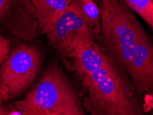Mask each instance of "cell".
<instances>
[{
    "instance_id": "obj_6",
    "label": "cell",
    "mask_w": 153,
    "mask_h": 115,
    "mask_svg": "<svg viewBox=\"0 0 153 115\" xmlns=\"http://www.w3.org/2000/svg\"><path fill=\"white\" fill-rule=\"evenodd\" d=\"M0 33L33 41L38 35V24L31 0H0Z\"/></svg>"
},
{
    "instance_id": "obj_12",
    "label": "cell",
    "mask_w": 153,
    "mask_h": 115,
    "mask_svg": "<svg viewBox=\"0 0 153 115\" xmlns=\"http://www.w3.org/2000/svg\"><path fill=\"white\" fill-rule=\"evenodd\" d=\"M10 50V42L5 35L0 33V67L7 59Z\"/></svg>"
},
{
    "instance_id": "obj_5",
    "label": "cell",
    "mask_w": 153,
    "mask_h": 115,
    "mask_svg": "<svg viewBox=\"0 0 153 115\" xmlns=\"http://www.w3.org/2000/svg\"><path fill=\"white\" fill-rule=\"evenodd\" d=\"M46 35L50 44L64 59L70 58L80 47L94 42L96 39L75 0Z\"/></svg>"
},
{
    "instance_id": "obj_8",
    "label": "cell",
    "mask_w": 153,
    "mask_h": 115,
    "mask_svg": "<svg viewBox=\"0 0 153 115\" xmlns=\"http://www.w3.org/2000/svg\"><path fill=\"white\" fill-rule=\"evenodd\" d=\"M70 59L73 70L79 79L112 61L102 45L95 42L80 47Z\"/></svg>"
},
{
    "instance_id": "obj_15",
    "label": "cell",
    "mask_w": 153,
    "mask_h": 115,
    "mask_svg": "<svg viewBox=\"0 0 153 115\" xmlns=\"http://www.w3.org/2000/svg\"></svg>"
},
{
    "instance_id": "obj_13",
    "label": "cell",
    "mask_w": 153,
    "mask_h": 115,
    "mask_svg": "<svg viewBox=\"0 0 153 115\" xmlns=\"http://www.w3.org/2000/svg\"><path fill=\"white\" fill-rule=\"evenodd\" d=\"M9 99L8 89L0 83V115H6L7 108L6 103Z\"/></svg>"
},
{
    "instance_id": "obj_2",
    "label": "cell",
    "mask_w": 153,
    "mask_h": 115,
    "mask_svg": "<svg viewBox=\"0 0 153 115\" xmlns=\"http://www.w3.org/2000/svg\"><path fill=\"white\" fill-rule=\"evenodd\" d=\"M22 115H85L82 102L57 63H51L35 86L12 104Z\"/></svg>"
},
{
    "instance_id": "obj_10",
    "label": "cell",
    "mask_w": 153,
    "mask_h": 115,
    "mask_svg": "<svg viewBox=\"0 0 153 115\" xmlns=\"http://www.w3.org/2000/svg\"><path fill=\"white\" fill-rule=\"evenodd\" d=\"M85 19L88 22L96 39L100 40L101 14L97 0H75Z\"/></svg>"
},
{
    "instance_id": "obj_3",
    "label": "cell",
    "mask_w": 153,
    "mask_h": 115,
    "mask_svg": "<svg viewBox=\"0 0 153 115\" xmlns=\"http://www.w3.org/2000/svg\"><path fill=\"white\" fill-rule=\"evenodd\" d=\"M100 42L116 65L126 72L134 50L146 32L123 0H100Z\"/></svg>"
},
{
    "instance_id": "obj_11",
    "label": "cell",
    "mask_w": 153,
    "mask_h": 115,
    "mask_svg": "<svg viewBox=\"0 0 153 115\" xmlns=\"http://www.w3.org/2000/svg\"><path fill=\"white\" fill-rule=\"evenodd\" d=\"M153 31V0H123Z\"/></svg>"
},
{
    "instance_id": "obj_7",
    "label": "cell",
    "mask_w": 153,
    "mask_h": 115,
    "mask_svg": "<svg viewBox=\"0 0 153 115\" xmlns=\"http://www.w3.org/2000/svg\"><path fill=\"white\" fill-rule=\"evenodd\" d=\"M127 74L141 96L153 89V42L146 31L136 45Z\"/></svg>"
},
{
    "instance_id": "obj_1",
    "label": "cell",
    "mask_w": 153,
    "mask_h": 115,
    "mask_svg": "<svg viewBox=\"0 0 153 115\" xmlns=\"http://www.w3.org/2000/svg\"><path fill=\"white\" fill-rule=\"evenodd\" d=\"M80 82L83 107L91 114H144L141 95L129 76L113 61Z\"/></svg>"
},
{
    "instance_id": "obj_4",
    "label": "cell",
    "mask_w": 153,
    "mask_h": 115,
    "mask_svg": "<svg viewBox=\"0 0 153 115\" xmlns=\"http://www.w3.org/2000/svg\"><path fill=\"white\" fill-rule=\"evenodd\" d=\"M43 53L39 47L22 43L11 48L0 67V83L8 89L9 97L21 94L39 73Z\"/></svg>"
},
{
    "instance_id": "obj_9",
    "label": "cell",
    "mask_w": 153,
    "mask_h": 115,
    "mask_svg": "<svg viewBox=\"0 0 153 115\" xmlns=\"http://www.w3.org/2000/svg\"><path fill=\"white\" fill-rule=\"evenodd\" d=\"M38 24V34L48 32L73 0H31Z\"/></svg>"
},
{
    "instance_id": "obj_14",
    "label": "cell",
    "mask_w": 153,
    "mask_h": 115,
    "mask_svg": "<svg viewBox=\"0 0 153 115\" xmlns=\"http://www.w3.org/2000/svg\"><path fill=\"white\" fill-rule=\"evenodd\" d=\"M144 108H148L153 114V89L146 92L144 99Z\"/></svg>"
}]
</instances>
